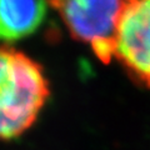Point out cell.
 Returning <instances> with one entry per match:
<instances>
[{
	"instance_id": "3957f363",
	"label": "cell",
	"mask_w": 150,
	"mask_h": 150,
	"mask_svg": "<svg viewBox=\"0 0 150 150\" xmlns=\"http://www.w3.org/2000/svg\"><path fill=\"white\" fill-rule=\"evenodd\" d=\"M114 59L130 80L150 89V0H123Z\"/></svg>"
},
{
	"instance_id": "7a4b0ae2",
	"label": "cell",
	"mask_w": 150,
	"mask_h": 150,
	"mask_svg": "<svg viewBox=\"0 0 150 150\" xmlns=\"http://www.w3.org/2000/svg\"><path fill=\"white\" fill-rule=\"evenodd\" d=\"M75 40L85 43L101 63L114 59V39L123 0H50Z\"/></svg>"
},
{
	"instance_id": "277c9868",
	"label": "cell",
	"mask_w": 150,
	"mask_h": 150,
	"mask_svg": "<svg viewBox=\"0 0 150 150\" xmlns=\"http://www.w3.org/2000/svg\"><path fill=\"white\" fill-rule=\"evenodd\" d=\"M50 0H0V40L29 36L44 23Z\"/></svg>"
},
{
	"instance_id": "6da1fadb",
	"label": "cell",
	"mask_w": 150,
	"mask_h": 150,
	"mask_svg": "<svg viewBox=\"0 0 150 150\" xmlns=\"http://www.w3.org/2000/svg\"><path fill=\"white\" fill-rule=\"evenodd\" d=\"M49 94L40 64L21 51L0 45V139L18 138L29 129Z\"/></svg>"
}]
</instances>
